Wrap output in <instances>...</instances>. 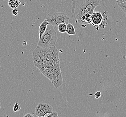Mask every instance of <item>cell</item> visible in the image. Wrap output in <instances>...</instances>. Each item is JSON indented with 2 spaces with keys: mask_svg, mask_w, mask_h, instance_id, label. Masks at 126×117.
<instances>
[{
  "mask_svg": "<svg viewBox=\"0 0 126 117\" xmlns=\"http://www.w3.org/2000/svg\"><path fill=\"white\" fill-rule=\"evenodd\" d=\"M101 0H72V16L77 23L80 24L81 18L87 13L92 15Z\"/></svg>",
  "mask_w": 126,
  "mask_h": 117,
  "instance_id": "obj_1",
  "label": "cell"
},
{
  "mask_svg": "<svg viewBox=\"0 0 126 117\" xmlns=\"http://www.w3.org/2000/svg\"><path fill=\"white\" fill-rule=\"evenodd\" d=\"M57 40V35L53 25L49 24L45 32L42 35L41 37L39 39L37 46L49 48L55 46L56 42Z\"/></svg>",
  "mask_w": 126,
  "mask_h": 117,
  "instance_id": "obj_2",
  "label": "cell"
},
{
  "mask_svg": "<svg viewBox=\"0 0 126 117\" xmlns=\"http://www.w3.org/2000/svg\"><path fill=\"white\" fill-rule=\"evenodd\" d=\"M46 20L54 27H57L61 24H68L70 17L65 13L51 12L47 15Z\"/></svg>",
  "mask_w": 126,
  "mask_h": 117,
  "instance_id": "obj_3",
  "label": "cell"
},
{
  "mask_svg": "<svg viewBox=\"0 0 126 117\" xmlns=\"http://www.w3.org/2000/svg\"><path fill=\"white\" fill-rule=\"evenodd\" d=\"M92 25L98 29V28H104L107 25V15L106 12L102 14L99 12H94L92 15Z\"/></svg>",
  "mask_w": 126,
  "mask_h": 117,
  "instance_id": "obj_4",
  "label": "cell"
},
{
  "mask_svg": "<svg viewBox=\"0 0 126 117\" xmlns=\"http://www.w3.org/2000/svg\"><path fill=\"white\" fill-rule=\"evenodd\" d=\"M53 112V107L48 104L40 103L35 108V114L38 117H47Z\"/></svg>",
  "mask_w": 126,
  "mask_h": 117,
  "instance_id": "obj_5",
  "label": "cell"
},
{
  "mask_svg": "<svg viewBox=\"0 0 126 117\" xmlns=\"http://www.w3.org/2000/svg\"><path fill=\"white\" fill-rule=\"evenodd\" d=\"M49 23L46 19L44 20L43 22L42 23L41 25H40L39 27V38L41 37L42 35L44 34L46 30L47 25H49Z\"/></svg>",
  "mask_w": 126,
  "mask_h": 117,
  "instance_id": "obj_6",
  "label": "cell"
},
{
  "mask_svg": "<svg viewBox=\"0 0 126 117\" xmlns=\"http://www.w3.org/2000/svg\"><path fill=\"white\" fill-rule=\"evenodd\" d=\"M66 32L70 35H75L76 34L75 29L74 26L71 24H67Z\"/></svg>",
  "mask_w": 126,
  "mask_h": 117,
  "instance_id": "obj_7",
  "label": "cell"
},
{
  "mask_svg": "<svg viewBox=\"0 0 126 117\" xmlns=\"http://www.w3.org/2000/svg\"><path fill=\"white\" fill-rule=\"evenodd\" d=\"M21 2L19 0H8V4L10 7L15 9L19 6Z\"/></svg>",
  "mask_w": 126,
  "mask_h": 117,
  "instance_id": "obj_8",
  "label": "cell"
},
{
  "mask_svg": "<svg viewBox=\"0 0 126 117\" xmlns=\"http://www.w3.org/2000/svg\"><path fill=\"white\" fill-rule=\"evenodd\" d=\"M58 30L60 32L64 33L66 32L67 29V24L65 23H62L58 25L57 26Z\"/></svg>",
  "mask_w": 126,
  "mask_h": 117,
  "instance_id": "obj_9",
  "label": "cell"
},
{
  "mask_svg": "<svg viewBox=\"0 0 126 117\" xmlns=\"http://www.w3.org/2000/svg\"><path fill=\"white\" fill-rule=\"evenodd\" d=\"M21 106L17 102H15V104L14 106V111L15 112L19 111L21 110Z\"/></svg>",
  "mask_w": 126,
  "mask_h": 117,
  "instance_id": "obj_10",
  "label": "cell"
},
{
  "mask_svg": "<svg viewBox=\"0 0 126 117\" xmlns=\"http://www.w3.org/2000/svg\"><path fill=\"white\" fill-rule=\"evenodd\" d=\"M119 7L123 10V11H124V12L125 13L126 15V2L122 3L121 4L119 5Z\"/></svg>",
  "mask_w": 126,
  "mask_h": 117,
  "instance_id": "obj_11",
  "label": "cell"
},
{
  "mask_svg": "<svg viewBox=\"0 0 126 117\" xmlns=\"http://www.w3.org/2000/svg\"><path fill=\"white\" fill-rule=\"evenodd\" d=\"M47 117H58V113L56 112V111H53L51 113L50 115H49Z\"/></svg>",
  "mask_w": 126,
  "mask_h": 117,
  "instance_id": "obj_12",
  "label": "cell"
},
{
  "mask_svg": "<svg viewBox=\"0 0 126 117\" xmlns=\"http://www.w3.org/2000/svg\"><path fill=\"white\" fill-rule=\"evenodd\" d=\"M12 13L14 16H17L18 14V10H17L16 8L12 10Z\"/></svg>",
  "mask_w": 126,
  "mask_h": 117,
  "instance_id": "obj_13",
  "label": "cell"
},
{
  "mask_svg": "<svg viewBox=\"0 0 126 117\" xmlns=\"http://www.w3.org/2000/svg\"><path fill=\"white\" fill-rule=\"evenodd\" d=\"M101 96V93L99 91H97L95 93V97L98 99Z\"/></svg>",
  "mask_w": 126,
  "mask_h": 117,
  "instance_id": "obj_14",
  "label": "cell"
},
{
  "mask_svg": "<svg viewBox=\"0 0 126 117\" xmlns=\"http://www.w3.org/2000/svg\"><path fill=\"white\" fill-rule=\"evenodd\" d=\"M116 0V2L117 3V4L118 5L126 2V0Z\"/></svg>",
  "mask_w": 126,
  "mask_h": 117,
  "instance_id": "obj_15",
  "label": "cell"
},
{
  "mask_svg": "<svg viewBox=\"0 0 126 117\" xmlns=\"http://www.w3.org/2000/svg\"><path fill=\"white\" fill-rule=\"evenodd\" d=\"M34 117V115H32V114H29V113H28V114H27L26 115H25L24 116V117Z\"/></svg>",
  "mask_w": 126,
  "mask_h": 117,
  "instance_id": "obj_16",
  "label": "cell"
}]
</instances>
